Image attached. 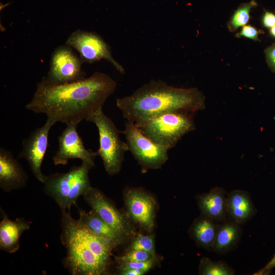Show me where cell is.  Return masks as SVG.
Instances as JSON below:
<instances>
[{
  "mask_svg": "<svg viewBox=\"0 0 275 275\" xmlns=\"http://www.w3.org/2000/svg\"><path fill=\"white\" fill-rule=\"evenodd\" d=\"M269 33L272 37L275 38V25L270 28Z\"/></svg>",
  "mask_w": 275,
  "mask_h": 275,
  "instance_id": "obj_31",
  "label": "cell"
},
{
  "mask_svg": "<svg viewBox=\"0 0 275 275\" xmlns=\"http://www.w3.org/2000/svg\"><path fill=\"white\" fill-rule=\"evenodd\" d=\"M227 212L228 219L242 225L255 215L256 209L247 191L234 190L228 194Z\"/></svg>",
  "mask_w": 275,
  "mask_h": 275,
  "instance_id": "obj_17",
  "label": "cell"
},
{
  "mask_svg": "<svg viewBox=\"0 0 275 275\" xmlns=\"http://www.w3.org/2000/svg\"><path fill=\"white\" fill-rule=\"evenodd\" d=\"M157 259L156 257L152 259L139 262H124L119 263L118 270L124 268H133L141 270L146 273L153 268L156 264Z\"/></svg>",
  "mask_w": 275,
  "mask_h": 275,
  "instance_id": "obj_25",
  "label": "cell"
},
{
  "mask_svg": "<svg viewBox=\"0 0 275 275\" xmlns=\"http://www.w3.org/2000/svg\"><path fill=\"white\" fill-rule=\"evenodd\" d=\"M86 120L93 123L97 128L99 146L97 153L103 161L106 172L111 176L118 174L121 170L124 154L128 151L126 142L120 138V131L103 113L102 107Z\"/></svg>",
  "mask_w": 275,
  "mask_h": 275,
  "instance_id": "obj_5",
  "label": "cell"
},
{
  "mask_svg": "<svg viewBox=\"0 0 275 275\" xmlns=\"http://www.w3.org/2000/svg\"><path fill=\"white\" fill-rule=\"evenodd\" d=\"M257 5L256 1L252 0L239 6L227 23L229 30L234 32L239 28L246 25L250 18L251 9L256 7Z\"/></svg>",
  "mask_w": 275,
  "mask_h": 275,
  "instance_id": "obj_22",
  "label": "cell"
},
{
  "mask_svg": "<svg viewBox=\"0 0 275 275\" xmlns=\"http://www.w3.org/2000/svg\"><path fill=\"white\" fill-rule=\"evenodd\" d=\"M29 176L12 152L0 147V188L5 193L26 186Z\"/></svg>",
  "mask_w": 275,
  "mask_h": 275,
  "instance_id": "obj_14",
  "label": "cell"
},
{
  "mask_svg": "<svg viewBox=\"0 0 275 275\" xmlns=\"http://www.w3.org/2000/svg\"><path fill=\"white\" fill-rule=\"evenodd\" d=\"M78 125L71 124L62 132L58 138V149L52 157L53 163L66 165L69 159H79L95 165L94 160L98 155L97 152L87 149L79 135L76 127Z\"/></svg>",
  "mask_w": 275,
  "mask_h": 275,
  "instance_id": "obj_12",
  "label": "cell"
},
{
  "mask_svg": "<svg viewBox=\"0 0 275 275\" xmlns=\"http://www.w3.org/2000/svg\"><path fill=\"white\" fill-rule=\"evenodd\" d=\"M116 105L127 121L139 126L163 114L195 115L205 107V97L196 88H177L152 80L132 94L119 98Z\"/></svg>",
  "mask_w": 275,
  "mask_h": 275,
  "instance_id": "obj_2",
  "label": "cell"
},
{
  "mask_svg": "<svg viewBox=\"0 0 275 275\" xmlns=\"http://www.w3.org/2000/svg\"><path fill=\"white\" fill-rule=\"evenodd\" d=\"M117 82L108 75L95 72L88 78L54 85L43 78L37 84L26 109L46 115L47 119L78 125L103 105L115 92Z\"/></svg>",
  "mask_w": 275,
  "mask_h": 275,
  "instance_id": "obj_1",
  "label": "cell"
},
{
  "mask_svg": "<svg viewBox=\"0 0 275 275\" xmlns=\"http://www.w3.org/2000/svg\"><path fill=\"white\" fill-rule=\"evenodd\" d=\"M275 267V255L262 268L255 272V275H266L269 273L271 270Z\"/></svg>",
  "mask_w": 275,
  "mask_h": 275,
  "instance_id": "obj_29",
  "label": "cell"
},
{
  "mask_svg": "<svg viewBox=\"0 0 275 275\" xmlns=\"http://www.w3.org/2000/svg\"><path fill=\"white\" fill-rule=\"evenodd\" d=\"M219 223L201 214L194 221L189 229L190 236L199 246L212 250Z\"/></svg>",
  "mask_w": 275,
  "mask_h": 275,
  "instance_id": "obj_20",
  "label": "cell"
},
{
  "mask_svg": "<svg viewBox=\"0 0 275 275\" xmlns=\"http://www.w3.org/2000/svg\"><path fill=\"white\" fill-rule=\"evenodd\" d=\"M80 57L67 45L58 47L52 52L50 68L44 78L54 85H64L86 78Z\"/></svg>",
  "mask_w": 275,
  "mask_h": 275,
  "instance_id": "obj_9",
  "label": "cell"
},
{
  "mask_svg": "<svg viewBox=\"0 0 275 275\" xmlns=\"http://www.w3.org/2000/svg\"><path fill=\"white\" fill-rule=\"evenodd\" d=\"M265 57L268 67L275 73V43L264 50Z\"/></svg>",
  "mask_w": 275,
  "mask_h": 275,
  "instance_id": "obj_27",
  "label": "cell"
},
{
  "mask_svg": "<svg viewBox=\"0 0 275 275\" xmlns=\"http://www.w3.org/2000/svg\"><path fill=\"white\" fill-rule=\"evenodd\" d=\"M65 44L78 52L82 62L92 64L105 60L120 73H125L123 67L113 58L109 45L96 33L76 30L68 37Z\"/></svg>",
  "mask_w": 275,
  "mask_h": 275,
  "instance_id": "obj_8",
  "label": "cell"
},
{
  "mask_svg": "<svg viewBox=\"0 0 275 275\" xmlns=\"http://www.w3.org/2000/svg\"><path fill=\"white\" fill-rule=\"evenodd\" d=\"M262 23L267 28H271L275 25V14L268 11H265L262 17Z\"/></svg>",
  "mask_w": 275,
  "mask_h": 275,
  "instance_id": "obj_28",
  "label": "cell"
},
{
  "mask_svg": "<svg viewBox=\"0 0 275 275\" xmlns=\"http://www.w3.org/2000/svg\"><path fill=\"white\" fill-rule=\"evenodd\" d=\"M54 124L47 119L43 126L33 130L22 141V150L18 155V158L27 161L34 177L42 183L46 175L42 173L41 167L48 147L49 132Z\"/></svg>",
  "mask_w": 275,
  "mask_h": 275,
  "instance_id": "obj_11",
  "label": "cell"
},
{
  "mask_svg": "<svg viewBox=\"0 0 275 275\" xmlns=\"http://www.w3.org/2000/svg\"><path fill=\"white\" fill-rule=\"evenodd\" d=\"M234 270L226 262L213 261L208 258L201 259L199 265V273L202 275H233Z\"/></svg>",
  "mask_w": 275,
  "mask_h": 275,
  "instance_id": "obj_21",
  "label": "cell"
},
{
  "mask_svg": "<svg viewBox=\"0 0 275 275\" xmlns=\"http://www.w3.org/2000/svg\"><path fill=\"white\" fill-rule=\"evenodd\" d=\"M78 213V219L84 226L95 235L112 241L116 247L125 240L92 209L89 211L79 209Z\"/></svg>",
  "mask_w": 275,
  "mask_h": 275,
  "instance_id": "obj_19",
  "label": "cell"
},
{
  "mask_svg": "<svg viewBox=\"0 0 275 275\" xmlns=\"http://www.w3.org/2000/svg\"><path fill=\"white\" fill-rule=\"evenodd\" d=\"M155 257H156L155 253L141 250H129L124 255L115 257V261L118 263L139 262L147 261Z\"/></svg>",
  "mask_w": 275,
  "mask_h": 275,
  "instance_id": "obj_23",
  "label": "cell"
},
{
  "mask_svg": "<svg viewBox=\"0 0 275 275\" xmlns=\"http://www.w3.org/2000/svg\"><path fill=\"white\" fill-rule=\"evenodd\" d=\"M82 197L91 209L125 240L135 234L134 228L128 218L99 189L91 186Z\"/></svg>",
  "mask_w": 275,
  "mask_h": 275,
  "instance_id": "obj_10",
  "label": "cell"
},
{
  "mask_svg": "<svg viewBox=\"0 0 275 275\" xmlns=\"http://www.w3.org/2000/svg\"><path fill=\"white\" fill-rule=\"evenodd\" d=\"M95 165L81 162L68 172L46 175L43 182V192L52 198L61 210L70 211L76 205L78 199L83 196L91 187L89 173Z\"/></svg>",
  "mask_w": 275,
  "mask_h": 275,
  "instance_id": "obj_4",
  "label": "cell"
},
{
  "mask_svg": "<svg viewBox=\"0 0 275 275\" xmlns=\"http://www.w3.org/2000/svg\"><path fill=\"white\" fill-rule=\"evenodd\" d=\"M1 212L0 250L13 254L19 249L20 238L25 231L31 229L32 223L23 217L10 219L2 208Z\"/></svg>",
  "mask_w": 275,
  "mask_h": 275,
  "instance_id": "obj_15",
  "label": "cell"
},
{
  "mask_svg": "<svg viewBox=\"0 0 275 275\" xmlns=\"http://www.w3.org/2000/svg\"><path fill=\"white\" fill-rule=\"evenodd\" d=\"M61 210L60 240L66 251L64 267L72 275L107 274L116 245L91 232L70 211Z\"/></svg>",
  "mask_w": 275,
  "mask_h": 275,
  "instance_id": "obj_3",
  "label": "cell"
},
{
  "mask_svg": "<svg viewBox=\"0 0 275 275\" xmlns=\"http://www.w3.org/2000/svg\"><path fill=\"white\" fill-rule=\"evenodd\" d=\"M130 250H141L155 253V242L153 235L139 234L132 241Z\"/></svg>",
  "mask_w": 275,
  "mask_h": 275,
  "instance_id": "obj_24",
  "label": "cell"
},
{
  "mask_svg": "<svg viewBox=\"0 0 275 275\" xmlns=\"http://www.w3.org/2000/svg\"><path fill=\"white\" fill-rule=\"evenodd\" d=\"M194 116L181 113H167L136 127L151 140L170 150L184 135L195 129Z\"/></svg>",
  "mask_w": 275,
  "mask_h": 275,
  "instance_id": "obj_6",
  "label": "cell"
},
{
  "mask_svg": "<svg viewBox=\"0 0 275 275\" xmlns=\"http://www.w3.org/2000/svg\"><path fill=\"white\" fill-rule=\"evenodd\" d=\"M119 271L121 275H143L146 273L141 270L133 268H124Z\"/></svg>",
  "mask_w": 275,
  "mask_h": 275,
  "instance_id": "obj_30",
  "label": "cell"
},
{
  "mask_svg": "<svg viewBox=\"0 0 275 275\" xmlns=\"http://www.w3.org/2000/svg\"><path fill=\"white\" fill-rule=\"evenodd\" d=\"M129 218L142 229L150 232L155 225L156 202L149 194L139 188H130L124 194Z\"/></svg>",
  "mask_w": 275,
  "mask_h": 275,
  "instance_id": "obj_13",
  "label": "cell"
},
{
  "mask_svg": "<svg viewBox=\"0 0 275 275\" xmlns=\"http://www.w3.org/2000/svg\"><path fill=\"white\" fill-rule=\"evenodd\" d=\"M121 132L125 136L128 151L143 171L159 169L168 159L169 149L147 138L131 122L127 121Z\"/></svg>",
  "mask_w": 275,
  "mask_h": 275,
  "instance_id": "obj_7",
  "label": "cell"
},
{
  "mask_svg": "<svg viewBox=\"0 0 275 275\" xmlns=\"http://www.w3.org/2000/svg\"><path fill=\"white\" fill-rule=\"evenodd\" d=\"M259 31L251 25H244L240 32L236 34L238 37H244L254 41H260L258 37Z\"/></svg>",
  "mask_w": 275,
  "mask_h": 275,
  "instance_id": "obj_26",
  "label": "cell"
},
{
  "mask_svg": "<svg viewBox=\"0 0 275 275\" xmlns=\"http://www.w3.org/2000/svg\"><path fill=\"white\" fill-rule=\"evenodd\" d=\"M227 195L223 188L218 187L199 195L197 202L201 214L218 223L227 219Z\"/></svg>",
  "mask_w": 275,
  "mask_h": 275,
  "instance_id": "obj_16",
  "label": "cell"
},
{
  "mask_svg": "<svg viewBox=\"0 0 275 275\" xmlns=\"http://www.w3.org/2000/svg\"><path fill=\"white\" fill-rule=\"evenodd\" d=\"M242 234L240 225L229 219L219 224L212 250L219 254H225L238 245Z\"/></svg>",
  "mask_w": 275,
  "mask_h": 275,
  "instance_id": "obj_18",
  "label": "cell"
}]
</instances>
